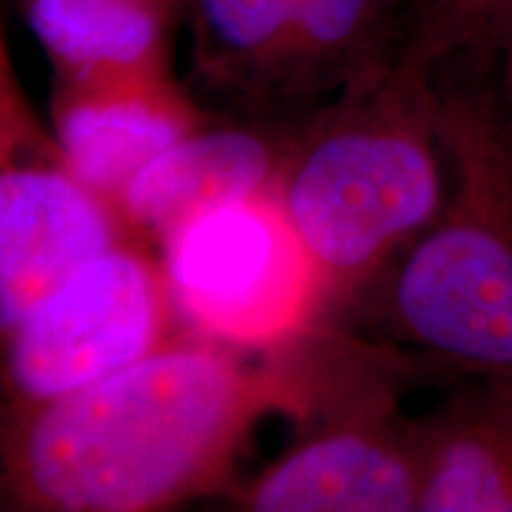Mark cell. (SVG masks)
Wrapping results in <instances>:
<instances>
[{
    "instance_id": "7",
    "label": "cell",
    "mask_w": 512,
    "mask_h": 512,
    "mask_svg": "<svg viewBox=\"0 0 512 512\" xmlns=\"http://www.w3.org/2000/svg\"><path fill=\"white\" fill-rule=\"evenodd\" d=\"M159 247L171 304L195 335L266 347L320 318L318 275L275 195L207 211Z\"/></svg>"
},
{
    "instance_id": "1",
    "label": "cell",
    "mask_w": 512,
    "mask_h": 512,
    "mask_svg": "<svg viewBox=\"0 0 512 512\" xmlns=\"http://www.w3.org/2000/svg\"><path fill=\"white\" fill-rule=\"evenodd\" d=\"M297 401L287 337L256 349L176 335L91 387L5 411L3 508L150 512L226 496L252 427L292 418Z\"/></svg>"
},
{
    "instance_id": "3",
    "label": "cell",
    "mask_w": 512,
    "mask_h": 512,
    "mask_svg": "<svg viewBox=\"0 0 512 512\" xmlns=\"http://www.w3.org/2000/svg\"><path fill=\"white\" fill-rule=\"evenodd\" d=\"M430 72L394 64L304 119L275 197L337 320L437 219L446 166Z\"/></svg>"
},
{
    "instance_id": "12",
    "label": "cell",
    "mask_w": 512,
    "mask_h": 512,
    "mask_svg": "<svg viewBox=\"0 0 512 512\" xmlns=\"http://www.w3.org/2000/svg\"><path fill=\"white\" fill-rule=\"evenodd\" d=\"M55 83L166 72L178 0H17Z\"/></svg>"
},
{
    "instance_id": "13",
    "label": "cell",
    "mask_w": 512,
    "mask_h": 512,
    "mask_svg": "<svg viewBox=\"0 0 512 512\" xmlns=\"http://www.w3.org/2000/svg\"><path fill=\"white\" fill-rule=\"evenodd\" d=\"M512 31V0H408L403 67L432 72L460 57L498 60Z\"/></svg>"
},
{
    "instance_id": "6",
    "label": "cell",
    "mask_w": 512,
    "mask_h": 512,
    "mask_svg": "<svg viewBox=\"0 0 512 512\" xmlns=\"http://www.w3.org/2000/svg\"><path fill=\"white\" fill-rule=\"evenodd\" d=\"M176 316L162 264L119 242L43 294L3 332L8 411L91 387L169 342Z\"/></svg>"
},
{
    "instance_id": "2",
    "label": "cell",
    "mask_w": 512,
    "mask_h": 512,
    "mask_svg": "<svg viewBox=\"0 0 512 512\" xmlns=\"http://www.w3.org/2000/svg\"><path fill=\"white\" fill-rule=\"evenodd\" d=\"M446 197L437 219L339 313L432 377L512 389V117L498 60L432 69Z\"/></svg>"
},
{
    "instance_id": "10",
    "label": "cell",
    "mask_w": 512,
    "mask_h": 512,
    "mask_svg": "<svg viewBox=\"0 0 512 512\" xmlns=\"http://www.w3.org/2000/svg\"><path fill=\"white\" fill-rule=\"evenodd\" d=\"M304 119H209L152 159L117 209L128 226L162 242L207 211L275 195Z\"/></svg>"
},
{
    "instance_id": "11",
    "label": "cell",
    "mask_w": 512,
    "mask_h": 512,
    "mask_svg": "<svg viewBox=\"0 0 512 512\" xmlns=\"http://www.w3.org/2000/svg\"><path fill=\"white\" fill-rule=\"evenodd\" d=\"M451 384L444 401L418 415V512H512V389Z\"/></svg>"
},
{
    "instance_id": "9",
    "label": "cell",
    "mask_w": 512,
    "mask_h": 512,
    "mask_svg": "<svg viewBox=\"0 0 512 512\" xmlns=\"http://www.w3.org/2000/svg\"><path fill=\"white\" fill-rule=\"evenodd\" d=\"M214 117L169 69L55 83V140L64 164L114 204L152 159Z\"/></svg>"
},
{
    "instance_id": "4",
    "label": "cell",
    "mask_w": 512,
    "mask_h": 512,
    "mask_svg": "<svg viewBox=\"0 0 512 512\" xmlns=\"http://www.w3.org/2000/svg\"><path fill=\"white\" fill-rule=\"evenodd\" d=\"M299 403L294 441L226 498L249 512H418V418L403 411L420 358L316 320L290 335Z\"/></svg>"
},
{
    "instance_id": "5",
    "label": "cell",
    "mask_w": 512,
    "mask_h": 512,
    "mask_svg": "<svg viewBox=\"0 0 512 512\" xmlns=\"http://www.w3.org/2000/svg\"><path fill=\"white\" fill-rule=\"evenodd\" d=\"M408 0H178L190 86L226 119L294 121L399 64Z\"/></svg>"
},
{
    "instance_id": "14",
    "label": "cell",
    "mask_w": 512,
    "mask_h": 512,
    "mask_svg": "<svg viewBox=\"0 0 512 512\" xmlns=\"http://www.w3.org/2000/svg\"><path fill=\"white\" fill-rule=\"evenodd\" d=\"M498 83H501L505 105L512 117V31L501 50V57H498Z\"/></svg>"
},
{
    "instance_id": "8",
    "label": "cell",
    "mask_w": 512,
    "mask_h": 512,
    "mask_svg": "<svg viewBox=\"0 0 512 512\" xmlns=\"http://www.w3.org/2000/svg\"><path fill=\"white\" fill-rule=\"evenodd\" d=\"M117 204L79 181L57 140H43L3 50L0 174V328L8 332L76 268L117 247Z\"/></svg>"
}]
</instances>
